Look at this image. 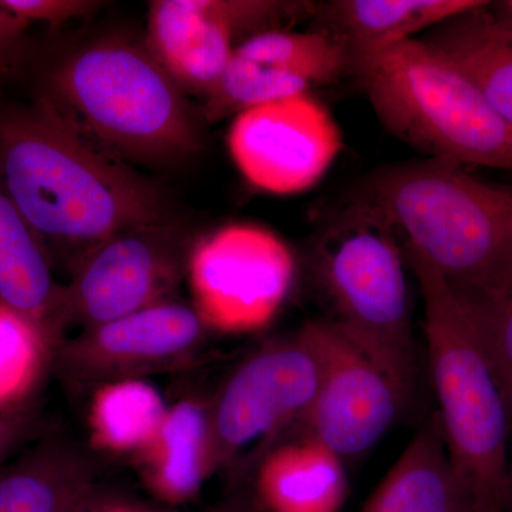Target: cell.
Returning <instances> with one entry per match:
<instances>
[{"label":"cell","mask_w":512,"mask_h":512,"mask_svg":"<svg viewBox=\"0 0 512 512\" xmlns=\"http://www.w3.org/2000/svg\"><path fill=\"white\" fill-rule=\"evenodd\" d=\"M0 185L40 241L82 255L164 222L156 188L45 99L0 116Z\"/></svg>","instance_id":"6da1fadb"},{"label":"cell","mask_w":512,"mask_h":512,"mask_svg":"<svg viewBox=\"0 0 512 512\" xmlns=\"http://www.w3.org/2000/svg\"><path fill=\"white\" fill-rule=\"evenodd\" d=\"M365 197L464 301L487 308L512 288V185L429 158L377 174Z\"/></svg>","instance_id":"7a4b0ae2"},{"label":"cell","mask_w":512,"mask_h":512,"mask_svg":"<svg viewBox=\"0 0 512 512\" xmlns=\"http://www.w3.org/2000/svg\"><path fill=\"white\" fill-rule=\"evenodd\" d=\"M402 247L423 298L427 357L448 456L474 512H511V414L476 312L423 256Z\"/></svg>","instance_id":"3957f363"},{"label":"cell","mask_w":512,"mask_h":512,"mask_svg":"<svg viewBox=\"0 0 512 512\" xmlns=\"http://www.w3.org/2000/svg\"><path fill=\"white\" fill-rule=\"evenodd\" d=\"M97 144L148 164L200 151V123L183 90L146 47L99 42L56 64L42 97Z\"/></svg>","instance_id":"277c9868"},{"label":"cell","mask_w":512,"mask_h":512,"mask_svg":"<svg viewBox=\"0 0 512 512\" xmlns=\"http://www.w3.org/2000/svg\"><path fill=\"white\" fill-rule=\"evenodd\" d=\"M399 234L363 195L336 212L315 244L320 285L336 328L392 380L409 404L419 362Z\"/></svg>","instance_id":"5b68a950"},{"label":"cell","mask_w":512,"mask_h":512,"mask_svg":"<svg viewBox=\"0 0 512 512\" xmlns=\"http://www.w3.org/2000/svg\"><path fill=\"white\" fill-rule=\"evenodd\" d=\"M376 116L431 158L512 170V127L470 77L421 39L353 66Z\"/></svg>","instance_id":"8992f818"},{"label":"cell","mask_w":512,"mask_h":512,"mask_svg":"<svg viewBox=\"0 0 512 512\" xmlns=\"http://www.w3.org/2000/svg\"><path fill=\"white\" fill-rule=\"evenodd\" d=\"M325 359V322H312L245 360L210 412L214 466L227 464L256 440L302 419L318 393Z\"/></svg>","instance_id":"52a82bcc"},{"label":"cell","mask_w":512,"mask_h":512,"mask_svg":"<svg viewBox=\"0 0 512 512\" xmlns=\"http://www.w3.org/2000/svg\"><path fill=\"white\" fill-rule=\"evenodd\" d=\"M187 272L194 308L208 328L252 332L268 325L284 303L295 259L272 232L234 224L195 245Z\"/></svg>","instance_id":"ba28073f"},{"label":"cell","mask_w":512,"mask_h":512,"mask_svg":"<svg viewBox=\"0 0 512 512\" xmlns=\"http://www.w3.org/2000/svg\"><path fill=\"white\" fill-rule=\"evenodd\" d=\"M311 2L156 0L150 3L146 49L184 93L207 99L244 36L313 15Z\"/></svg>","instance_id":"9c48e42d"},{"label":"cell","mask_w":512,"mask_h":512,"mask_svg":"<svg viewBox=\"0 0 512 512\" xmlns=\"http://www.w3.org/2000/svg\"><path fill=\"white\" fill-rule=\"evenodd\" d=\"M183 268V242L167 222L120 232L80 259L64 286V322L93 329L168 301Z\"/></svg>","instance_id":"30bf717a"},{"label":"cell","mask_w":512,"mask_h":512,"mask_svg":"<svg viewBox=\"0 0 512 512\" xmlns=\"http://www.w3.org/2000/svg\"><path fill=\"white\" fill-rule=\"evenodd\" d=\"M342 144L332 114L309 93L241 111L228 134L231 156L248 183L279 195L318 183Z\"/></svg>","instance_id":"8fae6325"},{"label":"cell","mask_w":512,"mask_h":512,"mask_svg":"<svg viewBox=\"0 0 512 512\" xmlns=\"http://www.w3.org/2000/svg\"><path fill=\"white\" fill-rule=\"evenodd\" d=\"M352 70L348 49L328 29L266 30L235 49L202 116L214 123L258 104L308 94Z\"/></svg>","instance_id":"7c38bea8"},{"label":"cell","mask_w":512,"mask_h":512,"mask_svg":"<svg viewBox=\"0 0 512 512\" xmlns=\"http://www.w3.org/2000/svg\"><path fill=\"white\" fill-rule=\"evenodd\" d=\"M326 359L318 393L303 414L306 439L345 460L366 453L407 406L382 370L325 322Z\"/></svg>","instance_id":"4fadbf2b"},{"label":"cell","mask_w":512,"mask_h":512,"mask_svg":"<svg viewBox=\"0 0 512 512\" xmlns=\"http://www.w3.org/2000/svg\"><path fill=\"white\" fill-rule=\"evenodd\" d=\"M208 326L197 309L165 301L83 330L63 342L53 360L70 379L109 383L181 362L201 345Z\"/></svg>","instance_id":"5bb4252c"},{"label":"cell","mask_w":512,"mask_h":512,"mask_svg":"<svg viewBox=\"0 0 512 512\" xmlns=\"http://www.w3.org/2000/svg\"><path fill=\"white\" fill-rule=\"evenodd\" d=\"M0 305L35 325L53 348L63 343L64 286L45 245L0 185Z\"/></svg>","instance_id":"9a60e30c"},{"label":"cell","mask_w":512,"mask_h":512,"mask_svg":"<svg viewBox=\"0 0 512 512\" xmlns=\"http://www.w3.org/2000/svg\"><path fill=\"white\" fill-rule=\"evenodd\" d=\"M362 512H474L437 416L417 431Z\"/></svg>","instance_id":"2e32d148"},{"label":"cell","mask_w":512,"mask_h":512,"mask_svg":"<svg viewBox=\"0 0 512 512\" xmlns=\"http://www.w3.org/2000/svg\"><path fill=\"white\" fill-rule=\"evenodd\" d=\"M480 0H336L318 5L326 28L348 49L355 66L413 40L421 30L480 8Z\"/></svg>","instance_id":"e0dca14e"},{"label":"cell","mask_w":512,"mask_h":512,"mask_svg":"<svg viewBox=\"0 0 512 512\" xmlns=\"http://www.w3.org/2000/svg\"><path fill=\"white\" fill-rule=\"evenodd\" d=\"M137 457L151 493L168 504L191 501L215 467L210 412L195 400L175 404Z\"/></svg>","instance_id":"ac0fdd59"},{"label":"cell","mask_w":512,"mask_h":512,"mask_svg":"<svg viewBox=\"0 0 512 512\" xmlns=\"http://www.w3.org/2000/svg\"><path fill=\"white\" fill-rule=\"evenodd\" d=\"M256 493L269 512H336L345 503L348 478L342 458L305 437L269 454Z\"/></svg>","instance_id":"d6986e66"},{"label":"cell","mask_w":512,"mask_h":512,"mask_svg":"<svg viewBox=\"0 0 512 512\" xmlns=\"http://www.w3.org/2000/svg\"><path fill=\"white\" fill-rule=\"evenodd\" d=\"M487 3L437 26L421 40L470 77L512 127V35L495 25Z\"/></svg>","instance_id":"ffe728a7"},{"label":"cell","mask_w":512,"mask_h":512,"mask_svg":"<svg viewBox=\"0 0 512 512\" xmlns=\"http://www.w3.org/2000/svg\"><path fill=\"white\" fill-rule=\"evenodd\" d=\"M92 487L89 461L72 448L40 444L0 473V512H77Z\"/></svg>","instance_id":"44dd1931"},{"label":"cell","mask_w":512,"mask_h":512,"mask_svg":"<svg viewBox=\"0 0 512 512\" xmlns=\"http://www.w3.org/2000/svg\"><path fill=\"white\" fill-rule=\"evenodd\" d=\"M165 414L160 394L143 380L104 383L90 404L94 446L109 453L138 454L154 439Z\"/></svg>","instance_id":"7402d4cb"},{"label":"cell","mask_w":512,"mask_h":512,"mask_svg":"<svg viewBox=\"0 0 512 512\" xmlns=\"http://www.w3.org/2000/svg\"><path fill=\"white\" fill-rule=\"evenodd\" d=\"M55 348L35 325L0 305V410L30 403Z\"/></svg>","instance_id":"603a6c76"},{"label":"cell","mask_w":512,"mask_h":512,"mask_svg":"<svg viewBox=\"0 0 512 512\" xmlns=\"http://www.w3.org/2000/svg\"><path fill=\"white\" fill-rule=\"evenodd\" d=\"M473 308L485 350L503 389L512 420V288L493 305Z\"/></svg>","instance_id":"cb8c5ba5"},{"label":"cell","mask_w":512,"mask_h":512,"mask_svg":"<svg viewBox=\"0 0 512 512\" xmlns=\"http://www.w3.org/2000/svg\"><path fill=\"white\" fill-rule=\"evenodd\" d=\"M0 5L26 25L45 23L57 28L69 20L87 15L100 3L86 0H0Z\"/></svg>","instance_id":"d4e9b609"},{"label":"cell","mask_w":512,"mask_h":512,"mask_svg":"<svg viewBox=\"0 0 512 512\" xmlns=\"http://www.w3.org/2000/svg\"><path fill=\"white\" fill-rule=\"evenodd\" d=\"M30 28L23 20L0 5V82L18 66L25 49V33Z\"/></svg>","instance_id":"484cf974"},{"label":"cell","mask_w":512,"mask_h":512,"mask_svg":"<svg viewBox=\"0 0 512 512\" xmlns=\"http://www.w3.org/2000/svg\"><path fill=\"white\" fill-rule=\"evenodd\" d=\"M32 420L30 403L0 410V460L25 439L32 429Z\"/></svg>","instance_id":"4316f807"},{"label":"cell","mask_w":512,"mask_h":512,"mask_svg":"<svg viewBox=\"0 0 512 512\" xmlns=\"http://www.w3.org/2000/svg\"><path fill=\"white\" fill-rule=\"evenodd\" d=\"M485 9H487L488 15L498 28L512 35V0L487 3Z\"/></svg>","instance_id":"83f0119b"},{"label":"cell","mask_w":512,"mask_h":512,"mask_svg":"<svg viewBox=\"0 0 512 512\" xmlns=\"http://www.w3.org/2000/svg\"><path fill=\"white\" fill-rule=\"evenodd\" d=\"M82 508H80V510H82ZM77 512H79V511H77ZM82 512H134V511L128 510V508H123V507H101V508H97V510H92V511L86 510V511H82Z\"/></svg>","instance_id":"f1b7e54d"},{"label":"cell","mask_w":512,"mask_h":512,"mask_svg":"<svg viewBox=\"0 0 512 512\" xmlns=\"http://www.w3.org/2000/svg\"><path fill=\"white\" fill-rule=\"evenodd\" d=\"M510 493H511V512H512V456H511V468H510Z\"/></svg>","instance_id":"f546056e"},{"label":"cell","mask_w":512,"mask_h":512,"mask_svg":"<svg viewBox=\"0 0 512 512\" xmlns=\"http://www.w3.org/2000/svg\"><path fill=\"white\" fill-rule=\"evenodd\" d=\"M134 512H137V511H134Z\"/></svg>","instance_id":"4dcf8cb0"}]
</instances>
